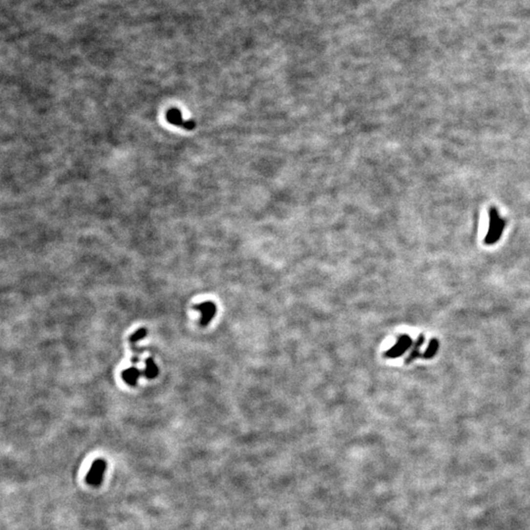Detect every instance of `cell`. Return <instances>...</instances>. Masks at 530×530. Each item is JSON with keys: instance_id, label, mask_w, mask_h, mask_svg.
Returning a JSON list of instances; mask_svg holds the SVG:
<instances>
[{"instance_id": "277c9868", "label": "cell", "mask_w": 530, "mask_h": 530, "mask_svg": "<svg viewBox=\"0 0 530 530\" xmlns=\"http://www.w3.org/2000/svg\"><path fill=\"white\" fill-rule=\"evenodd\" d=\"M196 308L201 313L200 322L202 326L207 325L212 319H213V317L216 313V306L213 302H211V301H205V302L199 303L196 305Z\"/></svg>"}, {"instance_id": "7a4b0ae2", "label": "cell", "mask_w": 530, "mask_h": 530, "mask_svg": "<svg viewBox=\"0 0 530 530\" xmlns=\"http://www.w3.org/2000/svg\"><path fill=\"white\" fill-rule=\"evenodd\" d=\"M105 470H106V463L104 460L98 459L94 461L91 465L89 471L86 474V477H85L86 483L94 487L99 486L103 480Z\"/></svg>"}, {"instance_id": "52a82bcc", "label": "cell", "mask_w": 530, "mask_h": 530, "mask_svg": "<svg viewBox=\"0 0 530 530\" xmlns=\"http://www.w3.org/2000/svg\"><path fill=\"white\" fill-rule=\"evenodd\" d=\"M424 340H425V338H424L423 335H420V336L417 338L416 342L414 343V345H413V347H412V350H411L410 354L408 355V357H407L406 360H405V363H410V362H412L414 360H416L418 357H420V351H419V350H420L421 346L423 345Z\"/></svg>"}, {"instance_id": "8992f818", "label": "cell", "mask_w": 530, "mask_h": 530, "mask_svg": "<svg viewBox=\"0 0 530 530\" xmlns=\"http://www.w3.org/2000/svg\"><path fill=\"white\" fill-rule=\"evenodd\" d=\"M141 376H142L141 370H139L137 367H134V366L127 368L126 370L122 372L123 380L131 386H135Z\"/></svg>"}, {"instance_id": "9c48e42d", "label": "cell", "mask_w": 530, "mask_h": 530, "mask_svg": "<svg viewBox=\"0 0 530 530\" xmlns=\"http://www.w3.org/2000/svg\"><path fill=\"white\" fill-rule=\"evenodd\" d=\"M438 349H439V342L437 339H431L430 342H429V346L428 348L426 349V351L424 352V354L421 356L423 359L425 360H430V359H433L435 357V355L437 354L438 352Z\"/></svg>"}, {"instance_id": "30bf717a", "label": "cell", "mask_w": 530, "mask_h": 530, "mask_svg": "<svg viewBox=\"0 0 530 530\" xmlns=\"http://www.w3.org/2000/svg\"><path fill=\"white\" fill-rule=\"evenodd\" d=\"M146 336H147V330L143 328V329L138 330L135 334H133V336L131 337L130 341H131V343H137L138 341L144 339Z\"/></svg>"}, {"instance_id": "ba28073f", "label": "cell", "mask_w": 530, "mask_h": 530, "mask_svg": "<svg viewBox=\"0 0 530 530\" xmlns=\"http://www.w3.org/2000/svg\"><path fill=\"white\" fill-rule=\"evenodd\" d=\"M144 374L149 379H153L158 375V367L151 358H148L146 361V369Z\"/></svg>"}, {"instance_id": "5b68a950", "label": "cell", "mask_w": 530, "mask_h": 530, "mask_svg": "<svg viewBox=\"0 0 530 530\" xmlns=\"http://www.w3.org/2000/svg\"><path fill=\"white\" fill-rule=\"evenodd\" d=\"M167 119L175 124V125H178V126H182L186 129H192L194 127V123L192 121H183L182 120V116L180 114V112L176 109H173V110H170L168 112V115H167Z\"/></svg>"}, {"instance_id": "3957f363", "label": "cell", "mask_w": 530, "mask_h": 530, "mask_svg": "<svg viewBox=\"0 0 530 530\" xmlns=\"http://www.w3.org/2000/svg\"><path fill=\"white\" fill-rule=\"evenodd\" d=\"M412 345V340L407 335H403L399 338L398 342L394 347H392L387 353L386 356L390 359H396L403 356Z\"/></svg>"}, {"instance_id": "6da1fadb", "label": "cell", "mask_w": 530, "mask_h": 530, "mask_svg": "<svg viewBox=\"0 0 530 530\" xmlns=\"http://www.w3.org/2000/svg\"><path fill=\"white\" fill-rule=\"evenodd\" d=\"M506 226V221L501 217L496 207H491L489 210V229L485 237L484 243L488 246L495 245L501 238Z\"/></svg>"}]
</instances>
